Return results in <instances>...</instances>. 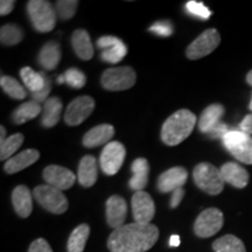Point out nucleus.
<instances>
[{
	"label": "nucleus",
	"mask_w": 252,
	"mask_h": 252,
	"mask_svg": "<svg viewBox=\"0 0 252 252\" xmlns=\"http://www.w3.org/2000/svg\"><path fill=\"white\" fill-rule=\"evenodd\" d=\"M0 86H1L2 90H4L9 97H12V98L14 99L26 98L27 96L26 90H25L24 87L13 77L1 76V78H0Z\"/></svg>",
	"instance_id": "obj_32"
},
{
	"label": "nucleus",
	"mask_w": 252,
	"mask_h": 252,
	"mask_svg": "<svg viewBox=\"0 0 252 252\" xmlns=\"http://www.w3.org/2000/svg\"><path fill=\"white\" fill-rule=\"evenodd\" d=\"M12 204L15 213L23 219L31 215L33 210V198L31 190L26 186L20 185L14 188V190L12 191Z\"/></svg>",
	"instance_id": "obj_21"
},
{
	"label": "nucleus",
	"mask_w": 252,
	"mask_h": 252,
	"mask_svg": "<svg viewBox=\"0 0 252 252\" xmlns=\"http://www.w3.org/2000/svg\"><path fill=\"white\" fill-rule=\"evenodd\" d=\"M0 132H1V137H0V143H1V141H4L6 139V128L4 127V126H1V127H0Z\"/></svg>",
	"instance_id": "obj_44"
},
{
	"label": "nucleus",
	"mask_w": 252,
	"mask_h": 252,
	"mask_svg": "<svg viewBox=\"0 0 252 252\" xmlns=\"http://www.w3.org/2000/svg\"><path fill=\"white\" fill-rule=\"evenodd\" d=\"M40 158L39 151L34 149H28L23 151L21 153L17 154V156L12 157L5 162L4 169L7 174H15V173L23 171V169L27 168L35 163Z\"/></svg>",
	"instance_id": "obj_20"
},
{
	"label": "nucleus",
	"mask_w": 252,
	"mask_h": 252,
	"mask_svg": "<svg viewBox=\"0 0 252 252\" xmlns=\"http://www.w3.org/2000/svg\"><path fill=\"white\" fill-rule=\"evenodd\" d=\"M187 169L180 166L172 167L159 176L157 187L160 193H173L175 189L184 187V185L187 182Z\"/></svg>",
	"instance_id": "obj_15"
},
{
	"label": "nucleus",
	"mask_w": 252,
	"mask_h": 252,
	"mask_svg": "<svg viewBox=\"0 0 252 252\" xmlns=\"http://www.w3.org/2000/svg\"><path fill=\"white\" fill-rule=\"evenodd\" d=\"M50 91H52V81L50 78L46 75V86L42 90L39 91V93H34L32 94V98L33 100H35L37 103H45L47 99H48V94Z\"/></svg>",
	"instance_id": "obj_38"
},
{
	"label": "nucleus",
	"mask_w": 252,
	"mask_h": 252,
	"mask_svg": "<svg viewBox=\"0 0 252 252\" xmlns=\"http://www.w3.org/2000/svg\"><path fill=\"white\" fill-rule=\"evenodd\" d=\"M185 9L188 14L193 15V17H196L198 19H203V20H207V19H209L210 15H212V12L206 7L202 2L194 1V0L188 1L185 6Z\"/></svg>",
	"instance_id": "obj_36"
},
{
	"label": "nucleus",
	"mask_w": 252,
	"mask_h": 252,
	"mask_svg": "<svg viewBox=\"0 0 252 252\" xmlns=\"http://www.w3.org/2000/svg\"><path fill=\"white\" fill-rule=\"evenodd\" d=\"M71 45L76 55L83 61H89L94 56V46L87 31L77 30L72 33Z\"/></svg>",
	"instance_id": "obj_24"
},
{
	"label": "nucleus",
	"mask_w": 252,
	"mask_h": 252,
	"mask_svg": "<svg viewBox=\"0 0 252 252\" xmlns=\"http://www.w3.org/2000/svg\"><path fill=\"white\" fill-rule=\"evenodd\" d=\"M159 239V229L154 224L130 223L115 229L108 238L110 252H146Z\"/></svg>",
	"instance_id": "obj_1"
},
{
	"label": "nucleus",
	"mask_w": 252,
	"mask_h": 252,
	"mask_svg": "<svg viewBox=\"0 0 252 252\" xmlns=\"http://www.w3.org/2000/svg\"><path fill=\"white\" fill-rule=\"evenodd\" d=\"M97 47L102 49L100 59L104 62L115 63L121 62L127 54V47L121 39L116 36L105 35L97 40Z\"/></svg>",
	"instance_id": "obj_13"
},
{
	"label": "nucleus",
	"mask_w": 252,
	"mask_h": 252,
	"mask_svg": "<svg viewBox=\"0 0 252 252\" xmlns=\"http://www.w3.org/2000/svg\"><path fill=\"white\" fill-rule=\"evenodd\" d=\"M41 110L42 108L35 100L25 102L13 112V122L18 125L30 122L40 115Z\"/></svg>",
	"instance_id": "obj_29"
},
{
	"label": "nucleus",
	"mask_w": 252,
	"mask_h": 252,
	"mask_svg": "<svg viewBox=\"0 0 252 252\" xmlns=\"http://www.w3.org/2000/svg\"><path fill=\"white\" fill-rule=\"evenodd\" d=\"M132 178L128 181V187L134 191H141L147 186L150 174V165L147 159L138 158L132 163Z\"/></svg>",
	"instance_id": "obj_22"
},
{
	"label": "nucleus",
	"mask_w": 252,
	"mask_h": 252,
	"mask_svg": "<svg viewBox=\"0 0 252 252\" xmlns=\"http://www.w3.org/2000/svg\"><path fill=\"white\" fill-rule=\"evenodd\" d=\"M42 176L47 185L52 186L59 190H67L72 187L76 181V175L70 169L58 165L47 166L42 173Z\"/></svg>",
	"instance_id": "obj_14"
},
{
	"label": "nucleus",
	"mask_w": 252,
	"mask_h": 252,
	"mask_svg": "<svg viewBox=\"0 0 252 252\" xmlns=\"http://www.w3.org/2000/svg\"><path fill=\"white\" fill-rule=\"evenodd\" d=\"M62 108V100L59 97H49L45 102V105H43L42 119H41L42 126H45L47 128L54 127L60 122Z\"/></svg>",
	"instance_id": "obj_26"
},
{
	"label": "nucleus",
	"mask_w": 252,
	"mask_h": 252,
	"mask_svg": "<svg viewBox=\"0 0 252 252\" xmlns=\"http://www.w3.org/2000/svg\"><path fill=\"white\" fill-rule=\"evenodd\" d=\"M247 82L252 87V70L249 71V74L247 75Z\"/></svg>",
	"instance_id": "obj_45"
},
{
	"label": "nucleus",
	"mask_w": 252,
	"mask_h": 252,
	"mask_svg": "<svg viewBox=\"0 0 252 252\" xmlns=\"http://www.w3.org/2000/svg\"><path fill=\"white\" fill-rule=\"evenodd\" d=\"M220 174L225 184L231 185L235 188H245L249 184L250 175L243 166L236 162H226L220 167Z\"/></svg>",
	"instance_id": "obj_17"
},
{
	"label": "nucleus",
	"mask_w": 252,
	"mask_h": 252,
	"mask_svg": "<svg viewBox=\"0 0 252 252\" xmlns=\"http://www.w3.org/2000/svg\"><path fill=\"white\" fill-rule=\"evenodd\" d=\"M64 80L65 83L69 87L74 88V89H81L86 86L87 83V77L84 75L83 71H81L77 68H70L68 70H65L64 74Z\"/></svg>",
	"instance_id": "obj_34"
},
{
	"label": "nucleus",
	"mask_w": 252,
	"mask_h": 252,
	"mask_svg": "<svg viewBox=\"0 0 252 252\" xmlns=\"http://www.w3.org/2000/svg\"><path fill=\"white\" fill-rule=\"evenodd\" d=\"M180 245V237H179L178 235H174L172 236L171 239H169V247L172 248H176Z\"/></svg>",
	"instance_id": "obj_43"
},
{
	"label": "nucleus",
	"mask_w": 252,
	"mask_h": 252,
	"mask_svg": "<svg viewBox=\"0 0 252 252\" xmlns=\"http://www.w3.org/2000/svg\"><path fill=\"white\" fill-rule=\"evenodd\" d=\"M131 206L134 223L151 224V220L156 215V204L149 193L144 190L135 191L132 196Z\"/></svg>",
	"instance_id": "obj_12"
},
{
	"label": "nucleus",
	"mask_w": 252,
	"mask_h": 252,
	"mask_svg": "<svg viewBox=\"0 0 252 252\" xmlns=\"http://www.w3.org/2000/svg\"><path fill=\"white\" fill-rule=\"evenodd\" d=\"M220 43V35L215 28L204 31L198 35L186 50V55L189 60H198L212 54Z\"/></svg>",
	"instance_id": "obj_9"
},
{
	"label": "nucleus",
	"mask_w": 252,
	"mask_h": 252,
	"mask_svg": "<svg viewBox=\"0 0 252 252\" xmlns=\"http://www.w3.org/2000/svg\"><path fill=\"white\" fill-rule=\"evenodd\" d=\"M223 223V213L217 208H208L197 216L194 223V232L200 238H209L222 229Z\"/></svg>",
	"instance_id": "obj_8"
},
{
	"label": "nucleus",
	"mask_w": 252,
	"mask_h": 252,
	"mask_svg": "<svg viewBox=\"0 0 252 252\" xmlns=\"http://www.w3.org/2000/svg\"><path fill=\"white\" fill-rule=\"evenodd\" d=\"M33 195L43 209L47 212L61 215L68 210L69 203L67 197L62 193L49 185H41L33 190Z\"/></svg>",
	"instance_id": "obj_5"
},
{
	"label": "nucleus",
	"mask_w": 252,
	"mask_h": 252,
	"mask_svg": "<svg viewBox=\"0 0 252 252\" xmlns=\"http://www.w3.org/2000/svg\"><path fill=\"white\" fill-rule=\"evenodd\" d=\"M90 236V226L83 223L76 226L69 236L67 250L68 252H83L87 241Z\"/></svg>",
	"instance_id": "obj_27"
},
{
	"label": "nucleus",
	"mask_w": 252,
	"mask_h": 252,
	"mask_svg": "<svg viewBox=\"0 0 252 252\" xmlns=\"http://www.w3.org/2000/svg\"><path fill=\"white\" fill-rule=\"evenodd\" d=\"M223 145L239 162L252 165V137L241 130L229 131L222 138Z\"/></svg>",
	"instance_id": "obj_6"
},
{
	"label": "nucleus",
	"mask_w": 252,
	"mask_h": 252,
	"mask_svg": "<svg viewBox=\"0 0 252 252\" xmlns=\"http://www.w3.org/2000/svg\"><path fill=\"white\" fill-rule=\"evenodd\" d=\"M125 157L126 150L122 143L111 141V143L105 145L99 158V165L104 174H117L123 163H124Z\"/></svg>",
	"instance_id": "obj_10"
},
{
	"label": "nucleus",
	"mask_w": 252,
	"mask_h": 252,
	"mask_svg": "<svg viewBox=\"0 0 252 252\" xmlns=\"http://www.w3.org/2000/svg\"><path fill=\"white\" fill-rule=\"evenodd\" d=\"M15 6V1L13 0H1V2H0V15H7L11 13L12 11H13Z\"/></svg>",
	"instance_id": "obj_41"
},
{
	"label": "nucleus",
	"mask_w": 252,
	"mask_h": 252,
	"mask_svg": "<svg viewBox=\"0 0 252 252\" xmlns=\"http://www.w3.org/2000/svg\"><path fill=\"white\" fill-rule=\"evenodd\" d=\"M94 100L90 96H81L69 103L64 113V122L69 126H77L83 123L93 113Z\"/></svg>",
	"instance_id": "obj_11"
},
{
	"label": "nucleus",
	"mask_w": 252,
	"mask_h": 252,
	"mask_svg": "<svg viewBox=\"0 0 252 252\" xmlns=\"http://www.w3.org/2000/svg\"><path fill=\"white\" fill-rule=\"evenodd\" d=\"M27 13L31 23L39 33H48L56 25V11L46 0H31L27 2Z\"/></svg>",
	"instance_id": "obj_3"
},
{
	"label": "nucleus",
	"mask_w": 252,
	"mask_h": 252,
	"mask_svg": "<svg viewBox=\"0 0 252 252\" xmlns=\"http://www.w3.org/2000/svg\"><path fill=\"white\" fill-rule=\"evenodd\" d=\"M24 39V32L18 25L7 24L0 30V42L2 46H15Z\"/></svg>",
	"instance_id": "obj_31"
},
{
	"label": "nucleus",
	"mask_w": 252,
	"mask_h": 252,
	"mask_svg": "<svg viewBox=\"0 0 252 252\" xmlns=\"http://www.w3.org/2000/svg\"><path fill=\"white\" fill-rule=\"evenodd\" d=\"M239 130L244 132V133L252 134V113L251 115L245 116L243 121L239 124Z\"/></svg>",
	"instance_id": "obj_42"
},
{
	"label": "nucleus",
	"mask_w": 252,
	"mask_h": 252,
	"mask_svg": "<svg viewBox=\"0 0 252 252\" xmlns=\"http://www.w3.org/2000/svg\"><path fill=\"white\" fill-rule=\"evenodd\" d=\"M77 7V0H60V1H56V13L63 20H69L74 17Z\"/></svg>",
	"instance_id": "obj_35"
},
{
	"label": "nucleus",
	"mask_w": 252,
	"mask_h": 252,
	"mask_svg": "<svg viewBox=\"0 0 252 252\" xmlns=\"http://www.w3.org/2000/svg\"><path fill=\"white\" fill-rule=\"evenodd\" d=\"M97 159L93 156H84L78 165L77 179L81 186L89 188L96 184L97 176Z\"/></svg>",
	"instance_id": "obj_23"
},
{
	"label": "nucleus",
	"mask_w": 252,
	"mask_h": 252,
	"mask_svg": "<svg viewBox=\"0 0 252 252\" xmlns=\"http://www.w3.org/2000/svg\"><path fill=\"white\" fill-rule=\"evenodd\" d=\"M195 185L209 195H219L224 189V180L219 168L209 162H201L193 171Z\"/></svg>",
	"instance_id": "obj_4"
},
{
	"label": "nucleus",
	"mask_w": 252,
	"mask_h": 252,
	"mask_svg": "<svg viewBox=\"0 0 252 252\" xmlns=\"http://www.w3.org/2000/svg\"><path fill=\"white\" fill-rule=\"evenodd\" d=\"M25 138L21 133H15L11 137L6 138L4 141L0 143V159L6 160L11 159L12 154H14L19 147L24 143Z\"/></svg>",
	"instance_id": "obj_33"
},
{
	"label": "nucleus",
	"mask_w": 252,
	"mask_h": 252,
	"mask_svg": "<svg viewBox=\"0 0 252 252\" xmlns=\"http://www.w3.org/2000/svg\"><path fill=\"white\" fill-rule=\"evenodd\" d=\"M215 252H247L243 242L234 235H225L213 243Z\"/></svg>",
	"instance_id": "obj_30"
},
{
	"label": "nucleus",
	"mask_w": 252,
	"mask_h": 252,
	"mask_svg": "<svg viewBox=\"0 0 252 252\" xmlns=\"http://www.w3.org/2000/svg\"><path fill=\"white\" fill-rule=\"evenodd\" d=\"M58 83H59V84L65 83V80H64V75H60V76L58 77Z\"/></svg>",
	"instance_id": "obj_46"
},
{
	"label": "nucleus",
	"mask_w": 252,
	"mask_h": 252,
	"mask_svg": "<svg viewBox=\"0 0 252 252\" xmlns=\"http://www.w3.org/2000/svg\"><path fill=\"white\" fill-rule=\"evenodd\" d=\"M113 135H115V127L112 125L100 124L88 131L83 137L82 143L88 149H94L100 145L109 144Z\"/></svg>",
	"instance_id": "obj_18"
},
{
	"label": "nucleus",
	"mask_w": 252,
	"mask_h": 252,
	"mask_svg": "<svg viewBox=\"0 0 252 252\" xmlns=\"http://www.w3.org/2000/svg\"><path fill=\"white\" fill-rule=\"evenodd\" d=\"M185 196V189L184 188H178L175 189L174 191L172 193V197H171V204H169V207L172 208V209H174V208L179 207V204L181 203L182 198Z\"/></svg>",
	"instance_id": "obj_40"
},
{
	"label": "nucleus",
	"mask_w": 252,
	"mask_h": 252,
	"mask_svg": "<svg viewBox=\"0 0 252 252\" xmlns=\"http://www.w3.org/2000/svg\"><path fill=\"white\" fill-rule=\"evenodd\" d=\"M28 252H53V250L45 238H37L30 245Z\"/></svg>",
	"instance_id": "obj_39"
},
{
	"label": "nucleus",
	"mask_w": 252,
	"mask_h": 252,
	"mask_svg": "<svg viewBox=\"0 0 252 252\" xmlns=\"http://www.w3.org/2000/svg\"><path fill=\"white\" fill-rule=\"evenodd\" d=\"M196 124V116L187 109L173 113L166 119L161 128V140L167 146H176L187 139Z\"/></svg>",
	"instance_id": "obj_2"
},
{
	"label": "nucleus",
	"mask_w": 252,
	"mask_h": 252,
	"mask_svg": "<svg viewBox=\"0 0 252 252\" xmlns=\"http://www.w3.org/2000/svg\"><path fill=\"white\" fill-rule=\"evenodd\" d=\"M127 215V204L119 195H112L106 201V220L112 229H118L125 224Z\"/></svg>",
	"instance_id": "obj_16"
},
{
	"label": "nucleus",
	"mask_w": 252,
	"mask_h": 252,
	"mask_svg": "<svg viewBox=\"0 0 252 252\" xmlns=\"http://www.w3.org/2000/svg\"><path fill=\"white\" fill-rule=\"evenodd\" d=\"M249 109H250V111L252 112V98H251V102H250V105H249Z\"/></svg>",
	"instance_id": "obj_47"
},
{
	"label": "nucleus",
	"mask_w": 252,
	"mask_h": 252,
	"mask_svg": "<svg viewBox=\"0 0 252 252\" xmlns=\"http://www.w3.org/2000/svg\"><path fill=\"white\" fill-rule=\"evenodd\" d=\"M21 80L32 94L39 93L46 86V72H36L30 67H25L20 71Z\"/></svg>",
	"instance_id": "obj_28"
},
{
	"label": "nucleus",
	"mask_w": 252,
	"mask_h": 252,
	"mask_svg": "<svg viewBox=\"0 0 252 252\" xmlns=\"http://www.w3.org/2000/svg\"><path fill=\"white\" fill-rule=\"evenodd\" d=\"M61 47L55 41H49L42 47L39 53V63L46 70H54L61 61Z\"/></svg>",
	"instance_id": "obj_25"
},
{
	"label": "nucleus",
	"mask_w": 252,
	"mask_h": 252,
	"mask_svg": "<svg viewBox=\"0 0 252 252\" xmlns=\"http://www.w3.org/2000/svg\"><path fill=\"white\" fill-rule=\"evenodd\" d=\"M223 115H224V106L220 104H212L204 111L201 113L200 121H198V130L204 134H209L214 128H216L220 124H222Z\"/></svg>",
	"instance_id": "obj_19"
},
{
	"label": "nucleus",
	"mask_w": 252,
	"mask_h": 252,
	"mask_svg": "<svg viewBox=\"0 0 252 252\" xmlns=\"http://www.w3.org/2000/svg\"><path fill=\"white\" fill-rule=\"evenodd\" d=\"M137 74L131 67H117L106 69L103 72L100 83L104 89L110 91L127 90L135 84Z\"/></svg>",
	"instance_id": "obj_7"
},
{
	"label": "nucleus",
	"mask_w": 252,
	"mask_h": 252,
	"mask_svg": "<svg viewBox=\"0 0 252 252\" xmlns=\"http://www.w3.org/2000/svg\"><path fill=\"white\" fill-rule=\"evenodd\" d=\"M149 31L159 36H171L174 28H173V25L168 23V21H160V23L153 24L149 28Z\"/></svg>",
	"instance_id": "obj_37"
}]
</instances>
